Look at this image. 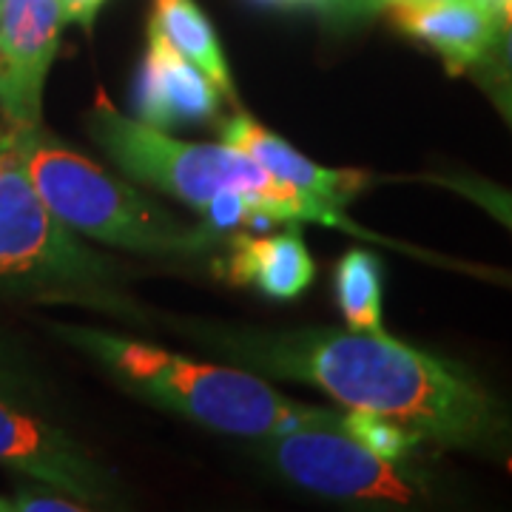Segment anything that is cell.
<instances>
[{"label":"cell","instance_id":"obj_1","mask_svg":"<svg viewBox=\"0 0 512 512\" xmlns=\"http://www.w3.org/2000/svg\"><path fill=\"white\" fill-rule=\"evenodd\" d=\"M191 333L251 373L313 384L345 410L379 413L439 447L476 450L512 464L510 410L470 370L384 330L276 333L197 325Z\"/></svg>","mask_w":512,"mask_h":512},{"label":"cell","instance_id":"obj_2","mask_svg":"<svg viewBox=\"0 0 512 512\" xmlns=\"http://www.w3.org/2000/svg\"><path fill=\"white\" fill-rule=\"evenodd\" d=\"M49 328L66 345L83 350L109 370L128 393L217 433L265 439L293 427H342L345 419L339 410L293 402L245 367L202 365L180 353L86 325L55 322Z\"/></svg>","mask_w":512,"mask_h":512},{"label":"cell","instance_id":"obj_3","mask_svg":"<svg viewBox=\"0 0 512 512\" xmlns=\"http://www.w3.org/2000/svg\"><path fill=\"white\" fill-rule=\"evenodd\" d=\"M89 131L94 143L103 148V154L128 180L160 188L200 214L222 191H239L274 225L319 222L325 228L348 231L353 237L393 245L390 239L359 228L342 211L328 208L291 185L274 180L245 151L228 143L177 140L165 128H154L137 117L120 114L103 92L94 97V106L89 111Z\"/></svg>","mask_w":512,"mask_h":512},{"label":"cell","instance_id":"obj_4","mask_svg":"<svg viewBox=\"0 0 512 512\" xmlns=\"http://www.w3.org/2000/svg\"><path fill=\"white\" fill-rule=\"evenodd\" d=\"M12 146L37 194L66 228L111 248L191 256L214 239L208 225L188 228L140 188L111 177L43 128H9Z\"/></svg>","mask_w":512,"mask_h":512},{"label":"cell","instance_id":"obj_5","mask_svg":"<svg viewBox=\"0 0 512 512\" xmlns=\"http://www.w3.org/2000/svg\"><path fill=\"white\" fill-rule=\"evenodd\" d=\"M117 276L109 256L66 228L37 194L12 146L0 137V288H97Z\"/></svg>","mask_w":512,"mask_h":512},{"label":"cell","instance_id":"obj_6","mask_svg":"<svg viewBox=\"0 0 512 512\" xmlns=\"http://www.w3.org/2000/svg\"><path fill=\"white\" fill-rule=\"evenodd\" d=\"M259 456L296 487L325 498L410 504L421 493L402 464L370 453L342 427H293L265 436Z\"/></svg>","mask_w":512,"mask_h":512},{"label":"cell","instance_id":"obj_7","mask_svg":"<svg viewBox=\"0 0 512 512\" xmlns=\"http://www.w3.org/2000/svg\"><path fill=\"white\" fill-rule=\"evenodd\" d=\"M60 0L0 3V109L12 128H37L43 89L66 29Z\"/></svg>","mask_w":512,"mask_h":512},{"label":"cell","instance_id":"obj_8","mask_svg":"<svg viewBox=\"0 0 512 512\" xmlns=\"http://www.w3.org/2000/svg\"><path fill=\"white\" fill-rule=\"evenodd\" d=\"M0 467L35 478L86 507L114 493V478L72 436L55 424L20 410L15 399L0 393Z\"/></svg>","mask_w":512,"mask_h":512},{"label":"cell","instance_id":"obj_9","mask_svg":"<svg viewBox=\"0 0 512 512\" xmlns=\"http://www.w3.org/2000/svg\"><path fill=\"white\" fill-rule=\"evenodd\" d=\"M220 89L148 26L146 57L134 86L137 120L154 128L208 123L220 111Z\"/></svg>","mask_w":512,"mask_h":512},{"label":"cell","instance_id":"obj_10","mask_svg":"<svg viewBox=\"0 0 512 512\" xmlns=\"http://www.w3.org/2000/svg\"><path fill=\"white\" fill-rule=\"evenodd\" d=\"M404 35L430 46L453 74L470 72L493 49L504 15L490 0H436L390 6Z\"/></svg>","mask_w":512,"mask_h":512},{"label":"cell","instance_id":"obj_11","mask_svg":"<svg viewBox=\"0 0 512 512\" xmlns=\"http://www.w3.org/2000/svg\"><path fill=\"white\" fill-rule=\"evenodd\" d=\"M222 143L245 151L254 163H259L274 180L302 191L305 197L322 202L328 208L342 211L367 183L370 177L353 168H325L313 163L302 151L279 137L271 128L259 126L248 114H234L220 126Z\"/></svg>","mask_w":512,"mask_h":512},{"label":"cell","instance_id":"obj_12","mask_svg":"<svg viewBox=\"0 0 512 512\" xmlns=\"http://www.w3.org/2000/svg\"><path fill=\"white\" fill-rule=\"evenodd\" d=\"M222 268L234 285H254L262 296L279 302L302 296L316 276L313 256L296 222L271 237L237 234Z\"/></svg>","mask_w":512,"mask_h":512},{"label":"cell","instance_id":"obj_13","mask_svg":"<svg viewBox=\"0 0 512 512\" xmlns=\"http://www.w3.org/2000/svg\"><path fill=\"white\" fill-rule=\"evenodd\" d=\"M148 26L157 29L185 60H191L220 89L222 97H237L217 29L197 0H151Z\"/></svg>","mask_w":512,"mask_h":512},{"label":"cell","instance_id":"obj_14","mask_svg":"<svg viewBox=\"0 0 512 512\" xmlns=\"http://www.w3.org/2000/svg\"><path fill=\"white\" fill-rule=\"evenodd\" d=\"M336 305L350 330H382V262L367 248H350L333 274Z\"/></svg>","mask_w":512,"mask_h":512},{"label":"cell","instance_id":"obj_15","mask_svg":"<svg viewBox=\"0 0 512 512\" xmlns=\"http://www.w3.org/2000/svg\"><path fill=\"white\" fill-rule=\"evenodd\" d=\"M342 430H348L353 439L362 441L370 453L396 461V464H404L424 444L421 436L402 427L399 421L379 416V413H365V410H348L342 419Z\"/></svg>","mask_w":512,"mask_h":512},{"label":"cell","instance_id":"obj_16","mask_svg":"<svg viewBox=\"0 0 512 512\" xmlns=\"http://www.w3.org/2000/svg\"><path fill=\"white\" fill-rule=\"evenodd\" d=\"M427 183H436L447 191H453L464 200L476 202L478 208H484L493 220H498L512 234V191L501 188L493 180H484L476 174H436V177H424Z\"/></svg>","mask_w":512,"mask_h":512},{"label":"cell","instance_id":"obj_17","mask_svg":"<svg viewBox=\"0 0 512 512\" xmlns=\"http://www.w3.org/2000/svg\"><path fill=\"white\" fill-rule=\"evenodd\" d=\"M470 72L476 74V80H490V83H501L512 89V15L501 23L493 49Z\"/></svg>","mask_w":512,"mask_h":512},{"label":"cell","instance_id":"obj_18","mask_svg":"<svg viewBox=\"0 0 512 512\" xmlns=\"http://www.w3.org/2000/svg\"><path fill=\"white\" fill-rule=\"evenodd\" d=\"M12 510L20 512H80L89 510L83 501H77L72 495L60 493L55 487L43 484V490L35 487H20L18 493L12 495Z\"/></svg>","mask_w":512,"mask_h":512},{"label":"cell","instance_id":"obj_19","mask_svg":"<svg viewBox=\"0 0 512 512\" xmlns=\"http://www.w3.org/2000/svg\"><path fill=\"white\" fill-rule=\"evenodd\" d=\"M0 393L9 399H20L26 393V379L20 373L18 362L9 356V350L0 345Z\"/></svg>","mask_w":512,"mask_h":512},{"label":"cell","instance_id":"obj_20","mask_svg":"<svg viewBox=\"0 0 512 512\" xmlns=\"http://www.w3.org/2000/svg\"><path fill=\"white\" fill-rule=\"evenodd\" d=\"M69 23H80L83 29H92L97 12L103 9L106 0H60Z\"/></svg>","mask_w":512,"mask_h":512},{"label":"cell","instance_id":"obj_21","mask_svg":"<svg viewBox=\"0 0 512 512\" xmlns=\"http://www.w3.org/2000/svg\"><path fill=\"white\" fill-rule=\"evenodd\" d=\"M478 86L487 92V97L495 103V109L501 111V117L507 120V126L512 128V89L501 86V83H490V80H478Z\"/></svg>","mask_w":512,"mask_h":512},{"label":"cell","instance_id":"obj_22","mask_svg":"<svg viewBox=\"0 0 512 512\" xmlns=\"http://www.w3.org/2000/svg\"><path fill=\"white\" fill-rule=\"evenodd\" d=\"M493 6L504 15V18H510L512 15V0H493Z\"/></svg>","mask_w":512,"mask_h":512},{"label":"cell","instance_id":"obj_23","mask_svg":"<svg viewBox=\"0 0 512 512\" xmlns=\"http://www.w3.org/2000/svg\"><path fill=\"white\" fill-rule=\"evenodd\" d=\"M259 3H316V6H325L333 0H259Z\"/></svg>","mask_w":512,"mask_h":512},{"label":"cell","instance_id":"obj_24","mask_svg":"<svg viewBox=\"0 0 512 512\" xmlns=\"http://www.w3.org/2000/svg\"><path fill=\"white\" fill-rule=\"evenodd\" d=\"M0 512H12V498L0 495Z\"/></svg>","mask_w":512,"mask_h":512},{"label":"cell","instance_id":"obj_25","mask_svg":"<svg viewBox=\"0 0 512 512\" xmlns=\"http://www.w3.org/2000/svg\"><path fill=\"white\" fill-rule=\"evenodd\" d=\"M362 3H365V6H370V9H373V6H390L393 0H362Z\"/></svg>","mask_w":512,"mask_h":512},{"label":"cell","instance_id":"obj_26","mask_svg":"<svg viewBox=\"0 0 512 512\" xmlns=\"http://www.w3.org/2000/svg\"><path fill=\"white\" fill-rule=\"evenodd\" d=\"M396 3H436V0H393L390 6H396ZM493 3V0H490Z\"/></svg>","mask_w":512,"mask_h":512},{"label":"cell","instance_id":"obj_27","mask_svg":"<svg viewBox=\"0 0 512 512\" xmlns=\"http://www.w3.org/2000/svg\"><path fill=\"white\" fill-rule=\"evenodd\" d=\"M0 137H3V131H0Z\"/></svg>","mask_w":512,"mask_h":512},{"label":"cell","instance_id":"obj_28","mask_svg":"<svg viewBox=\"0 0 512 512\" xmlns=\"http://www.w3.org/2000/svg\"><path fill=\"white\" fill-rule=\"evenodd\" d=\"M0 3H3V0H0Z\"/></svg>","mask_w":512,"mask_h":512}]
</instances>
